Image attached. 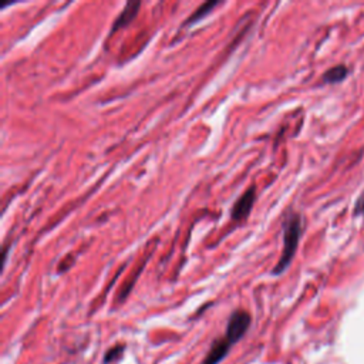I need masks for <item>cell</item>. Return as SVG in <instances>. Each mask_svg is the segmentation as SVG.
I'll list each match as a JSON object with an SVG mask.
<instances>
[{
	"label": "cell",
	"instance_id": "8992f818",
	"mask_svg": "<svg viewBox=\"0 0 364 364\" xmlns=\"http://www.w3.org/2000/svg\"><path fill=\"white\" fill-rule=\"evenodd\" d=\"M347 74H348V68L344 64H338V65H334V67L328 68L323 74L321 80L326 84H336V82L343 81L347 77Z\"/></svg>",
	"mask_w": 364,
	"mask_h": 364
},
{
	"label": "cell",
	"instance_id": "9c48e42d",
	"mask_svg": "<svg viewBox=\"0 0 364 364\" xmlns=\"http://www.w3.org/2000/svg\"><path fill=\"white\" fill-rule=\"evenodd\" d=\"M361 215V213H364V196L363 198H360L358 200H357V203H355V209H354V215Z\"/></svg>",
	"mask_w": 364,
	"mask_h": 364
},
{
	"label": "cell",
	"instance_id": "7a4b0ae2",
	"mask_svg": "<svg viewBox=\"0 0 364 364\" xmlns=\"http://www.w3.org/2000/svg\"><path fill=\"white\" fill-rule=\"evenodd\" d=\"M249 326H250V314L247 311H245V310L233 311L229 317V321H228L225 338L232 346L239 338H242V336L246 333Z\"/></svg>",
	"mask_w": 364,
	"mask_h": 364
},
{
	"label": "cell",
	"instance_id": "ba28073f",
	"mask_svg": "<svg viewBox=\"0 0 364 364\" xmlns=\"http://www.w3.org/2000/svg\"><path fill=\"white\" fill-rule=\"evenodd\" d=\"M124 351V347L122 346H117V347H112L109 348L107 353H105V357H104V361L105 363H111L112 360H117Z\"/></svg>",
	"mask_w": 364,
	"mask_h": 364
},
{
	"label": "cell",
	"instance_id": "5b68a950",
	"mask_svg": "<svg viewBox=\"0 0 364 364\" xmlns=\"http://www.w3.org/2000/svg\"><path fill=\"white\" fill-rule=\"evenodd\" d=\"M229 348H230V344L225 337L213 341V344H212V347H210L209 353L206 354L202 364H218L226 355Z\"/></svg>",
	"mask_w": 364,
	"mask_h": 364
},
{
	"label": "cell",
	"instance_id": "52a82bcc",
	"mask_svg": "<svg viewBox=\"0 0 364 364\" xmlns=\"http://www.w3.org/2000/svg\"><path fill=\"white\" fill-rule=\"evenodd\" d=\"M218 4H220V1H205V3H202L186 20H185V24L183 26H191V24H193L195 21H198V20H200L202 17H205L213 7H216Z\"/></svg>",
	"mask_w": 364,
	"mask_h": 364
},
{
	"label": "cell",
	"instance_id": "3957f363",
	"mask_svg": "<svg viewBox=\"0 0 364 364\" xmlns=\"http://www.w3.org/2000/svg\"><path fill=\"white\" fill-rule=\"evenodd\" d=\"M256 200V186L250 185L243 193L242 196L235 202L230 216L233 220H243L252 210V206Z\"/></svg>",
	"mask_w": 364,
	"mask_h": 364
},
{
	"label": "cell",
	"instance_id": "277c9868",
	"mask_svg": "<svg viewBox=\"0 0 364 364\" xmlns=\"http://www.w3.org/2000/svg\"><path fill=\"white\" fill-rule=\"evenodd\" d=\"M141 7V1H136V0H129L127 1V4L124 6V9L121 10V13L117 16V18L112 21V26H111V31L109 34H112L114 31L128 26L134 18L135 16L138 14V10Z\"/></svg>",
	"mask_w": 364,
	"mask_h": 364
},
{
	"label": "cell",
	"instance_id": "6da1fadb",
	"mask_svg": "<svg viewBox=\"0 0 364 364\" xmlns=\"http://www.w3.org/2000/svg\"><path fill=\"white\" fill-rule=\"evenodd\" d=\"M301 232H303L301 216L296 212L287 213L283 222V250L279 257V262L272 270V274H280L289 267L296 253V249L299 246Z\"/></svg>",
	"mask_w": 364,
	"mask_h": 364
}]
</instances>
